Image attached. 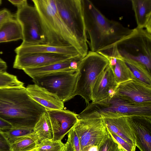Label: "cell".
<instances>
[{"instance_id": "obj_1", "label": "cell", "mask_w": 151, "mask_h": 151, "mask_svg": "<svg viewBox=\"0 0 151 151\" xmlns=\"http://www.w3.org/2000/svg\"><path fill=\"white\" fill-rule=\"evenodd\" d=\"M46 109L28 95L24 88L0 89V117L14 128L33 130Z\"/></svg>"}, {"instance_id": "obj_12", "label": "cell", "mask_w": 151, "mask_h": 151, "mask_svg": "<svg viewBox=\"0 0 151 151\" xmlns=\"http://www.w3.org/2000/svg\"><path fill=\"white\" fill-rule=\"evenodd\" d=\"M73 57H76L48 52L17 54L13 67L23 70L26 68L41 67Z\"/></svg>"}, {"instance_id": "obj_9", "label": "cell", "mask_w": 151, "mask_h": 151, "mask_svg": "<svg viewBox=\"0 0 151 151\" xmlns=\"http://www.w3.org/2000/svg\"><path fill=\"white\" fill-rule=\"evenodd\" d=\"M62 19L84 50L88 52L87 32L81 0H55Z\"/></svg>"}, {"instance_id": "obj_15", "label": "cell", "mask_w": 151, "mask_h": 151, "mask_svg": "<svg viewBox=\"0 0 151 151\" xmlns=\"http://www.w3.org/2000/svg\"><path fill=\"white\" fill-rule=\"evenodd\" d=\"M118 84L112 69L109 64L99 76L93 85L91 93L92 102L99 101L115 95Z\"/></svg>"}, {"instance_id": "obj_24", "label": "cell", "mask_w": 151, "mask_h": 151, "mask_svg": "<svg viewBox=\"0 0 151 151\" xmlns=\"http://www.w3.org/2000/svg\"><path fill=\"white\" fill-rule=\"evenodd\" d=\"M135 78L137 80L151 85V76L146 68L141 64L127 59L123 60Z\"/></svg>"}, {"instance_id": "obj_7", "label": "cell", "mask_w": 151, "mask_h": 151, "mask_svg": "<svg viewBox=\"0 0 151 151\" xmlns=\"http://www.w3.org/2000/svg\"><path fill=\"white\" fill-rule=\"evenodd\" d=\"M93 113L151 116V104L135 103L115 94L100 101L89 103L86 108L78 114L83 115Z\"/></svg>"}, {"instance_id": "obj_37", "label": "cell", "mask_w": 151, "mask_h": 151, "mask_svg": "<svg viewBox=\"0 0 151 151\" xmlns=\"http://www.w3.org/2000/svg\"><path fill=\"white\" fill-rule=\"evenodd\" d=\"M29 151H37V150H36V148H35L33 150H31Z\"/></svg>"}, {"instance_id": "obj_29", "label": "cell", "mask_w": 151, "mask_h": 151, "mask_svg": "<svg viewBox=\"0 0 151 151\" xmlns=\"http://www.w3.org/2000/svg\"><path fill=\"white\" fill-rule=\"evenodd\" d=\"M65 145V151H81L79 139L73 128L68 133V140Z\"/></svg>"}, {"instance_id": "obj_3", "label": "cell", "mask_w": 151, "mask_h": 151, "mask_svg": "<svg viewBox=\"0 0 151 151\" xmlns=\"http://www.w3.org/2000/svg\"><path fill=\"white\" fill-rule=\"evenodd\" d=\"M40 15L47 45L58 47L73 46L84 58L87 54L64 23L56 8L55 0H32Z\"/></svg>"}, {"instance_id": "obj_28", "label": "cell", "mask_w": 151, "mask_h": 151, "mask_svg": "<svg viewBox=\"0 0 151 151\" xmlns=\"http://www.w3.org/2000/svg\"><path fill=\"white\" fill-rule=\"evenodd\" d=\"M33 132V130L22 128L12 127L3 132L8 140L11 144L20 139Z\"/></svg>"}, {"instance_id": "obj_16", "label": "cell", "mask_w": 151, "mask_h": 151, "mask_svg": "<svg viewBox=\"0 0 151 151\" xmlns=\"http://www.w3.org/2000/svg\"><path fill=\"white\" fill-rule=\"evenodd\" d=\"M106 128L129 143L136 145L135 138L127 116L114 114H100Z\"/></svg>"}, {"instance_id": "obj_31", "label": "cell", "mask_w": 151, "mask_h": 151, "mask_svg": "<svg viewBox=\"0 0 151 151\" xmlns=\"http://www.w3.org/2000/svg\"><path fill=\"white\" fill-rule=\"evenodd\" d=\"M107 129L116 141L119 144L123 151H135L136 146L129 143L124 139L117 136L107 128Z\"/></svg>"}, {"instance_id": "obj_20", "label": "cell", "mask_w": 151, "mask_h": 151, "mask_svg": "<svg viewBox=\"0 0 151 151\" xmlns=\"http://www.w3.org/2000/svg\"><path fill=\"white\" fill-rule=\"evenodd\" d=\"M137 27L151 33V0H132Z\"/></svg>"}, {"instance_id": "obj_4", "label": "cell", "mask_w": 151, "mask_h": 151, "mask_svg": "<svg viewBox=\"0 0 151 151\" xmlns=\"http://www.w3.org/2000/svg\"><path fill=\"white\" fill-rule=\"evenodd\" d=\"M111 46L122 60L140 63L151 73V33L136 28L130 34Z\"/></svg>"}, {"instance_id": "obj_10", "label": "cell", "mask_w": 151, "mask_h": 151, "mask_svg": "<svg viewBox=\"0 0 151 151\" xmlns=\"http://www.w3.org/2000/svg\"><path fill=\"white\" fill-rule=\"evenodd\" d=\"M15 17L21 28L23 42L33 45L47 44L40 17L34 6L27 4L17 8Z\"/></svg>"}, {"instance_id": "obj_19", "label": "cell", "mask_w": 151, "mask_h": 151, "mask_svg": "<svg viewBox=\"0 0 151 151\" xmlns=\"http://www.w3.org/2000/svg\"><path fill=\"white\" fill-rule=\"evenodd\" d=\"M16 54L37 52H48L59 54L83 58L78 50L73 46L58 47L45 45H33L22 42L14 50Z\"/></svg>"}, {"instance_id": "obj_23", "label": "cell", "mask_w": 151, "mask_h": 151, "mask_svg": "<svg viewBox=\"0 0 151 151\" xmlns=\"http://www.w3.org/2000/svg\"><path fill=\"white\" fill-rule=\"evenodd\" d=\"M33 132L37 137L39 142L45 139H51L53 132L51 122L47 112L43 114L35 125Z\"/></svg>"}, {"instance_id": "obj_27", "label": "cell", "mask_w": 151, "mask_h": 151, "mask_svg": "<svg viewBox=\"0 0 151 151\" xmlns=\"http://www.w3.org/2000/svg\"><path fill=\"white\" fill-rule=\"evenodd\" d=\"M37 151H65V144L61 141L45 139L40 142L36 147Z\"/></svg>"}, {"instance_id": "obj_34", "label": "cell", "mask_w": 151, "mask_h": 151, "mask_svg": "<svg viewBox=\"0 0 151 151\" xmlns=\"http://www.w3.org/2000/svg\"><path fill=\"white\" fill-rule=\"evenodd\" d=\"M12 127L10 124L0 117V131L4 132Z\"/></svg>"}, {"instance_id": "obj_17", "label": "cell", "mask_w": 151, "mask_h": 151, "mask_svg": "<svg viewBox=\"0 0 151 151\" xmlns=\"http://www.w3.org/2000/svg\"><path fill=\"white\" fill-rule=\"evenodd\" d=\"M29 96L46 110H62L64 102L55 94L35 84L28 85L26 88Z\"/></svg>"}, {"instance_id": "obj_25", "label": "cell", "mask_w": 151, "mask_h": 151, "mask_svg": "<svg viewBox=\"0 0 151 151\" xmlns=\"http://www.w3.org/2000/svg\"><path fill=\"white\" fill-rule=\"evenodd\" d=\"M39 142L33 132L11 144L12 151H29L36 148Z\"/></svg>"}, {"instance_id": "obj_6", "label": "cell", "mask_w": 151, "mask_h": 151, "mask_svg": "<svg viewBox=\"0 0 151 151\" xmlns=\"http://www.w3.org/2000/svg\"><path fill=\"white\" fill-rule=\"evenodd\" d=\"M109 64L108 60L97 52H88L79 65L75 95L81 96L88 104L92 101V88L97 78Z\"/></svg>"}, {"instance_id": "obj_35", "label": "cell", "mask_w": 151, "mask_h": 151, "mask_svg": "<svg viewBox=\"0 0 151 151\" xmlns=\"http://www.w3.org/2000/svg\"><path fill=\"white\" fill-rule=\"evenodd\" d=\"M8 1L12 4L17 6V8L27 4V1L26 0H8Z\"/></svg>"}, {"instance_id": "obj_32", "label": "cell", "mask_w": 151, "mask_h": 151, "mask_svg": "<svg viewBox=\"0 0 151 151\" xmlns=\"http://www.w3.org/2000/svg\"><path fill=\"white\" fill-rule=\"evenodd\" d=\"M0 151H12L11 144L4 132L0 131Z\"/></svg>"}, {"instance_id": "obj_8", "label": "cell", "mask_w": 151, "mask_h": 151, "mask_svg": "<svg viewBox=\"0 0 151 151\" xmlns=\"http://www.w3.org/2000/svg\"><path fill=\"white\" fill-rule=\"evenodd\" d=\"M78 70L60 71L35 77V84L56 95L64 102L75 95Z\"/></svg>"}, {"instance_id": "obj_14", "label": "cell", "mask_w": 151, "mask_h": 151, "mask_svg": "<svg viewBox=\"0 0 151 151\" xmlns=\"http://www.w3.org/2000/svg\"><path fill=\"white\" fill-rule=\"evenodd\" d=\"M127 118L135 138L136 147L140 151H151V116L132 115Z\"/></svg>"}, {"instance_id": "obj_11", "label": "cell", "mask_w": 151, "mask_h": 151, "mask_svg": "<svg viewBox=\"0 0 151 151\" xmlns=\"http://www.w3.org/2000/svg\"><path fill=\"white\" fill-rule=\"evenodd\" d=\"M115 94L135 103L151 104V85L137 79L119 84Z\"/></svg>"}, {"instance_id": "obj_22", "label": "cell", "mask_w": 151, "mask_h": 151, "mask_svg": "<svg viewBox=\"0 0 151 151\" xmlns=\"http://www.w3.org/2000/svg\"><path fill=\"white\" fill-rule=\"evenodd\" d=\"M113 70L116 81L118 84L133 79H136L122 60L114 57L106 58Z\"/></svg>"}, {"instance_id": "obj_18", "label": "cell", "mask_w": 151, "mask_h": 151, "mask_svg": "<svg viewBox=\"0 0 151 151\" xmlns=\"http://www.w3.org/2000/svg\"><path fill=\"white\" fill-rule=\"evenodd\" d=\"M82 58L73 57L66 60L40 67L26 68L23 70L32 78L37 76L60 71L78 70Z\"/></svg>"}, {"instance_id": "obj_26", "label": "cell", "mask_w": 151, "mask_h": 151, "mask_svg": "<svg viewBox=\"0 0 151 151\" xmlns=\"http://www.w3.org/2000/svg\"><path fill=\"white\" fill-rule=\"evenodd\" d=\"M24 83L17 76L6 71L0 72V89L9 88H24Z\"/></svg>"}, {"instance_id": "obj_30", "label": "cell", "mask_w": 151, "mask_h": 151, "mask_svg": "<svg viewBox=\"0 0 151 151\" xmlns=\"http://www.w3.org/2000/svg\"><path fill=\"white\" fill-rule=\"evenodd\" d=\"M108 132L106 138L98 151H123L119 144Z\"/></svg>"}, {"instance_id": "obj_5", "label": "cell", "mask_w": 151, "mask_h": 151, "mask_svg": "<svg viewBox=\"0 0 151 151\" xmlns=\"http://www.w3.org/2000/svg\"><path fill=\"white\" fill-rule=\"evenodd\" d=\"M73 127L79 141L81 151H98L108 134L101 116L93 113L79 115Z\"/></svg>"}, {"instance_id": "obj_38", "label": "cell", "mask_w": 151, "mask_h": 151, "mask_svg": "<svg viewBox=\"0 0 151 151\" xmlns=\"http://www.w3.org/2000/svg\"><path fill=\"white\" fill-rule=\"evenodd\" d=\"M2 1L1 0H0V5H1L2 4Z\"/></svg>"}, {"instance_id": "obj_13", "label": "cell", "mask_w": 151, "mask_h": 151, "mask_svg": "<svg viewBox=\"0 0 151 151\" xmlns=\"http://www.w3.org/2000/svg\"><path fill=\"white\" fill-rule=\"evenodd\" d=\"M53 132V140L61 141L78 121V114L68 110H46Z\"/></svg>"}, {"instance_id": "obj_36", "label": "cell", "mask_w": 151, "mask_h": 151, "mask_svg": "<svg viewBox=\"0 0 151 151\" xmlns=\"http://www.w3.org/2000/svg\"><path fill=\"white\" fill-rule=\"evenodd\" d=\"M7 68L6 63L0 57V72H6Z\"/></svg>"}, {"instance_id": "obj_33", "label": "cell", "mask_w": 151, "mask_h": 151, "mask_svg": "<svg viewBox=\"0 0 151 151\" xmlns=\"http://www.w3.org/2000/svg\"><path fill=\"white\" fill-rule=\"evenodd\" d=\"M13 18V15L6 9L0 10V26L7 20Z\"/></svg>"}, {"instance_id": "obj_2", "label": "cell", "mask_w": 151, "mask_h": 151, "mask_svg": "<svg viewBox=\"0 0 151 151\" xmlns=\"http://www.w3.org/2000/svg\"><path fill=\"white\" fill-rule=\"evenodd\" d=\"M85 27L91 51L99 50L115 43L134 29L106 17L89 0H81Z\"/></svg>"}, {"instance_id": "obj_21", "label": "cell", "mask_w": 151, "mask_h": 151, "mask_svg": "<svg viewBox=\"0 0 151 151\" xmlns=\"http://www.w3.org/2000/svg\"><path fill=\"white\" fill-rule=\"evenodd\" d=\"M22 39L21 26L15 19H10L0 26V43Z\"/></svg>"}]
</instances>
